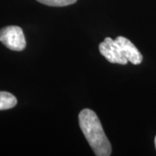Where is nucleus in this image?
<instances>
[{
  "instance_id": "nucleus-7",
  "label": "nucleus",
  "mask_w": 156,
  "mask_h": 156,
  "mask_svg": "<svg viewBox=\"0 0 156 156\" xmlns=\"http://www.w3.org/2000/svg\"><path fill=\"white\" fill-rule=\"evenodd\" d=\"M154 144H155V148H156V137H155V139H154Z\"/></svg>"
},
{
  "instance_id": "nucleus-2",
  "label": "nucleus",
  "mask_w": 156,
  "mask_h": 156,
  "mask_svg": "<svg viewBox=\"0 0 156 156\" xmlns=\"http://www.w3.org/2000/svg\"><path fill=\"white\" fill-rule=\"evenodd\" d=\"M0 41L8 49L21 51L26 46L23 30L18 26H6L0 30Z\"/></svg>"
},
{
  "instance_id": "nucleus-3",
  "label": "nucleus",
  "mask_w": 156,
  "mask_h": 156,
  "mask_svg": "<svg viewBox=\"0 0 156 156\" xmlns=\"http://www.w3.org/2000/svg\"><path fill=\"white\" fill-rule=\"evenodd\" d=\"M99 50L101 54L109 62L123 65L128 62L126 57L123 56L120 46L117 44L115 40L110 37H106L103 42L99 44Z\"/></svg>"
},
{
  "instance_id": "nucleus-4",
  "label": "nucleus",
  "mask_w": 156,
  "mask_h": 156,
  "mask_svg": "<svg viewBox=\"0 0 156 156\" xmlns=\"http://www.w3.org/2000/svg\"><path fill=\"white\" fill-rule=\"evenodd\" d=\"M115 41L120 46L123 56L126 57L128 62L134 65L140 64L141 62L142 55L130 40H128L124 37H117V38Z\"/></svg>"
},
{
  "instance_id": "nucleus-1",
  "label": "nucleus",
  "mask_w": 156,
  "mask_h": 156,
  "mask_svg": "<svg viewBox=\"0 0 156 156\" xmlns=\"http://www.w3.org/2000/svg\"><path fill=\"white\" fill-rule=\"evenodd\" d=\"M79 126L90 147L97 156L111 155V144L95 112L85 108L79 114Z\"/></svg>"
},
{
  "instance_id": "nucleus-6",
  "label": "nucleus",
  "mask_w": 156,
  "mask_h": 156,
  "mask_svg": "<svg viewBox=\"0 0 156 156\" xmlns=\"http://www.w3.org/2000/svg\"><path fill=\"white\" fill-rule=\"evenodd\" d=\"M37 2L49 6L62 7L75 4L77 0H37Z\"/></svg>"
},
{
  "instance_id": "nucleus-5",
  "label": "nucleus",
  "mask_w": 156,
  "mask_h": 156,
  "mask_svg": "<svg viewBox=\"0 0 156 156\" xmlns=\"http://www.w3.org/2000/svg\"><path fill=\"white\" fill-rule=\"evenodd\" d=\"M17 98L14 95L5 91H0V110L12 108L17 105Z\"/></svg>"
}]
</instances>
